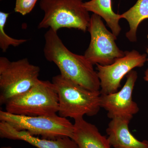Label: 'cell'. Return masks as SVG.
I'll list each match as a JSON object with an SVG mask.
<instances>
[{
	"instance_id": "d6986e66",
	"label": "cell",
	"mask_w": 148,
	"mask_h": 148,
	"mask_svg": "<svg viewBox=\"0 0 148 148\" xmlns=\"http://www.w3.org/2000/svg\"><path fill=\"white\" fill-rule=\"evenodd\" d=\"M147 38H148V36H147Z\"/></svg>"
},
{
	"instance_id": "9a60e30c",
	"label": "cell",
	"mask_w": 148,
	"mask_h": 148,
	"mask_svg": "<svg viewBox=\"0 0 148 148\" xmlns=\"http://www.w3.org/2000/svg\"><path fill=\"white\" fill-rule=\"evenodd\" d=\"M9 13L0 12V48L3 52H5L10 46L16 47L27 41V39L13 38L7 34L5 31L7 20Z\"/></svg>"
},
{
	"instance_id": "52a82bcc",
	"label": "cell",
	"mask_w": 148,
	"mask_h": 148,
	"mask_svg": "<svg viewBox=\"0 0 148 148\" xmlns=\"http://www.w3.org/2000/svg\"><path fill=\"white\" fill-rule=\"evenodd\" d=\"M87 31L90 41L84 56L93 65H110L125 54L116 43L117 37L107 29L99 15L93 14L90 16Z\"/></svg>"
},
{
	"instance_id": "5bb4252c",
	"label": "cell",
	"mask_w": 148,
	"mask_h": 148,
	"mask_svg": "<svg viewBox=\"0 0 148 148\" xmlns=\"http://www.w3.org/2000/svg\"><path fill=\"white\" fill-rule=\"evenodd\" d=\"M120 17L126 19L129 23L130 29L126 33V38L132 42H136L139 24L148 18V0H138L132 8L120 14Z\"/></svg>"
},
{
	"instance_id": "7c38bea8",
	"label": "cell",
	"mask_w": 148,
	"mask_h": 148,
	"mask_svg": "<svg viewBox=\"0 0 148 148\" xmlns=\"http://www.w3.org/2000/svg\"><path fill=\"white\" fill-rule=\"evenodd\" d=\"M72 139L79 148H111L108 138L99 132L95 125L83 118L75 120Z\"/></svg>"
},
{
	"instance_id": "30bf717a",
	"label": "cell",
	"mask_w": 148,
	"mask_h": 148,
	"mask_svg": "<svg viewBox=\"0 0 148 148\" xmlns=\"http://www.w3.org/2000/svg\"><path fill=\"white\" fill-rule=\"evenodd\" d=\"M0 137L2 139L21 140L37 148H79L76 143L69 137L55 140L41 139L25 130H18L5 122H0Z\"/></svg>"
},
{
	"instance_id": "7a4b0ae2",
	"label": "cell",
	"mask_w": 148,
	"mask_h": 148,
	"mask_svg": "<svg viewBox=\"0 0 148 148\" xmlns=\"http://www.w3.org/2000/svg\"><path fill=\"white\" fill-rule=\"evenodd\" d=\"M52 82L58 95L59 115L75 120L85 115H96L100 108V91L86 89L60 75L53 77Z\"/></svg>"
},
{
	"instance_id": "6da1fadb",
	"label": "cell",
	"mask_w": 148,
	"mask_h": 148,
	"mask_svg": "<svg viewBox=\"0 0 148 148\" xmlns=\"http://www.w3.org/2000/svg\"><path fill=\"white\" fill-rule=\"evenodd\" d=\"M43 53L47 61L58 67L64 77L92 91H100L97 72L84 55L75 54L64 45L57 32L49 29L44 36Z\"/></svg>"
},
{
	"instance_id": "4fadbf2b",
	"label": "cell",
	"mask_w": 148,
	"mask_h": 148,
	"mask_svg": "<svg viewBox=\"0 0 148 148\" xmlns=\"http://www.w3.org/2000/svg\"><path fill=\"white\" fill-rule=\"evenodd\" d=\"M83 6L88 11L91 12L103 18L112 33L117 37L121 30L119 24L120 14H117L113 11L112 0H90L84 2Z\"/></svg>"
},
{
	"instance_id": "3957f363",
	"label": "cell",
	"mask_w": 148,
	"mask_h": 148,
	"mask_svg": "<svg viewBox=\"0 0 148 148\" xmlns=\"http://www.w3.org/2000/svg\"><path fill=\"white\" fill-rule=\"evenodd\" d=\"M5 106L6 111L14 114L51 116L58 112V95L53 83L39 79L26 92L10 99Z\"/></svg>"
},
{
	"instance_id": "ac0fdd59",
	"label": "cell",
	"mask_w": 148,
	"mask_h": 148,
	"mask_svg": "<svg viewBox=\"0 0 148 148\" xmlns=\"http://www.w3.org/2000/svg\"><path fill=\"white\" fill-rule=\"evenodd\" d=\"M1 148H13L11 147H10V146H5V147H3Z\"/></svg>"
},
{
	"instance_id": "ba28073f",
	"label": "cell",
	"mask_w": 148,
	"mask_h": 148,
	"mask_svg": "<svg viewBox=\"0 0 148 148\" xmlns=\"http://www.w3.org/2000/svg\"><path fill=\"white\" fill-rule=\"evenodd\" d=\"M125 53L124 56L117 58L110 65L96 64L101 94L117 92L123 77L134 68L143 67L147 61L146 54H140L136 50L125 51Z\"/></svg>"
},
{
	"instance_id": "5b68a950",
	"label": "cell",
	"mask_w": 148,
	"mask_h": 148,
	"mask_svg": "<svg viewBox=\"0 0 148 148\" xmlns=\"http://www.w3.org/2000/svg\"><path fill=\"white\" fill-rule=\"evenodd\" d=\"M40 68L28 58L11 61L0 57V104L5 105L16 95L26 92L38 81Z\"/></svg>"
},
{
	"instance_id": "8fae6325",
	"label": "cell",
	"mask_w": 148,
	"mask_h": 148,
	"mask_svg": "<svg viewBox=\"0 0 148 148\" xmlns=\"http://www.w3.org/2000/svg\"><path fill=\"white\" fill-rule=\"evenodd\" d=\"M130 121L122 117L111 119L106 129L110 145L114 148H148V141H139L130 131Z\"/></svg>"
},
{
	"instance_id": "8992f818",
	"label": "cell",
	"mask_w": 148,
	"mask_h": 148,
	"mask_svg": "<svg viewBox=\"0 0 148 148\" xmlns=\"http://www.w3.org/2000/svg\"><path fill=\"white\" fill-rule=\"evenodd\" d=\"M0 121L5 122L18 130H25L32 135H40L44 139L55 140L71 138L74 124L69 119L57 115L30 116L18 115L0 111Z\"/></svg>"
},
{
	"instance_id": "e0dca14e",
	"label": "cell",
	"mask_w": 148,
	"mask_h": 148,
	"mask_svg": "<svg viewBox=\"0 0 148 148\" xmlns=\"http://www.w3.org/2000/svg\"><path fill=\"white\" fill-rule=\"evenodd\" d=\"M147 52L148 54V47L147 49ZM147 61H148V58ZM144 79L145 81L148 82V69L146 70L145 73V76L144 77Z\"/></svg>"
},
{
	"instance_id": "277c9868",
	"label": "cell",
	"mask_w": 148,
	"mask_h": 148,
	"mask_svg": "<svg viewBox=\"0 0 148 148\" xmlns=\"http://www.w3.org/2000/svg\"><path fill=\"white\" fill-rule=\"evenodd\" d=\"M83 0H41L40 8L44 15L38 25L39 29L74 28L85 32L90 23L89 12Z\"/></svg>"
},
{
	"instance_id": "2e32d148",
	"label": "cell",
	"mask_w": 148,
	"mask_h": 148,
	"mask_svg": "<svg viewBox=\"0 0 148 148\" xmlns=\"http://www.w3.org/2000/svg\"><path fill=\"white\" fill-rule=\"evenodd\" d=\"M38 0H16L14 11L22 15L28 14L33 10Z\"/></svg>"
},
{
	"instance_id": "9c48e42d",
	"label": "cell",
	"mask_w": 148,
	"mask_h": 148,
	"mask_svg": "<svg viewBox=\"0 0 148 148\" xmlns=\"http://www.w3.org/2000/svg\"><path fill=\"white\" fill-rule=\"evenodd\" d=\"M126 82L121 90L109 94H101L100 105L108 112L110 119L116 117L132 119L138 113V104L133 101L132 92L138 78V73L132 70L126 75Z\"/></svg>"
}]
</instances>
